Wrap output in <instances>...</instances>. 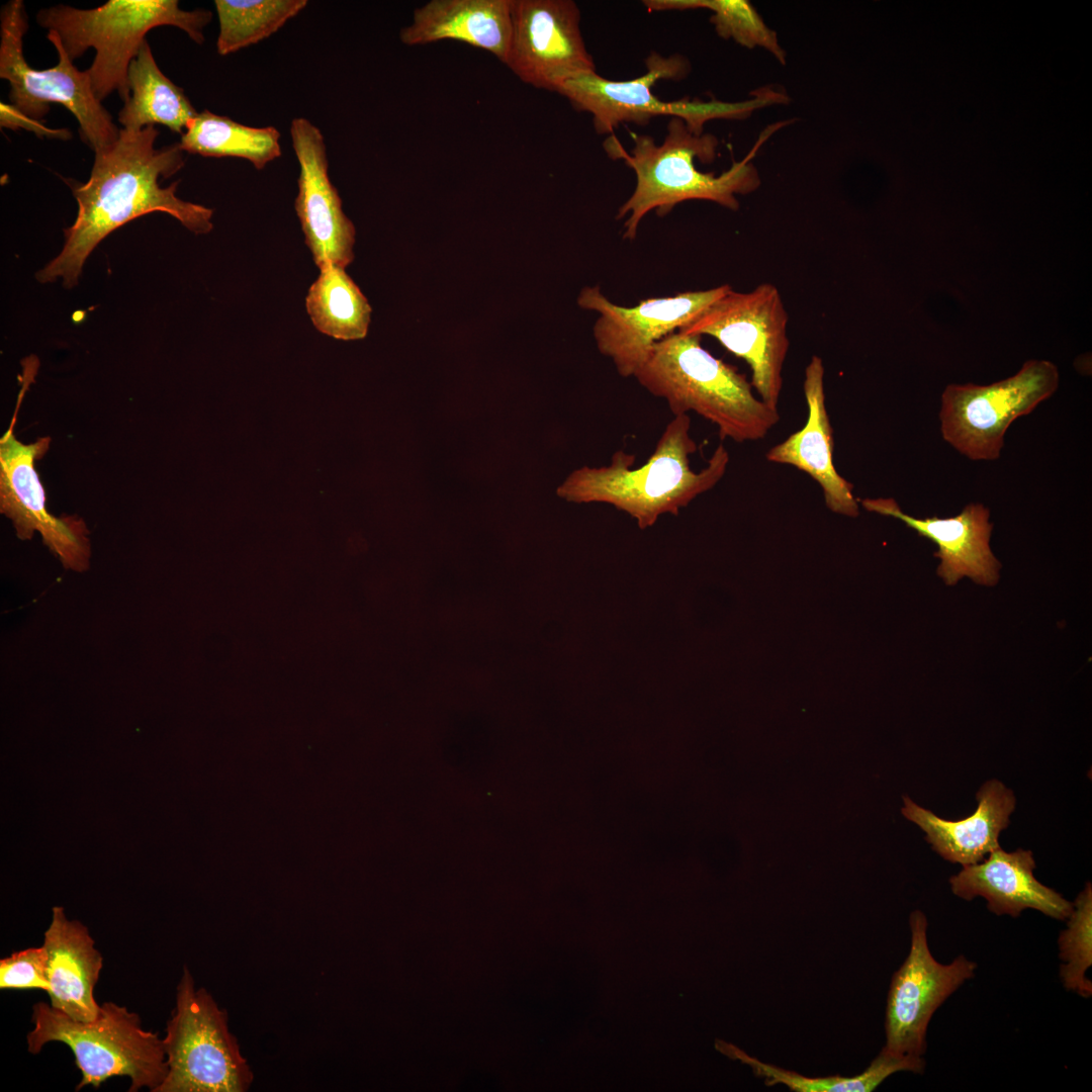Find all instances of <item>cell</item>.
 Wrapping results in <instances>:
<instances>
[{
	"label": "cell",
	"instance_id": "obj_29",
	"mask_svg": "<svg viewBox=\"0 0 1092 1092\" xmlns=\"http://www.w3.org/2000/svg\"><path fill=\"white\" fill-rule=\"evenodd\" d=\"M1067 928L1059 937L1060 975L1066 989L1087 998L1092 984L1086 971L1092 964V888L1088 883L1073 903Z\"/></svg>",
	"mask_w": 1092,
	"mask_h": 1092
},
{
	"label": "cell",
	"instance_id": "obj_13",
	"mask_svg": "<svg viewBox=\"0 0 1092 1092\" xmlns=\"http://www.w3.org/2000/svg\"><path fill=\"white\" fill-rule=\"evenodd\" d=\"M16 414L0 440V512L21 540L39 533L43 544L67 569H88L91 555L88 530L77 516L57 518L46 507V491L34 463L48 452L50 437L23 444L14 435Z\"/></svg>",
	"mask_w": 1092,
	"mask_h": 1092
},
{
	"label": "cell",
	"instance_id": "obj_12",
	"mask_svg": "<svg viewBox=\"0 0 1092 1092\" xmlns=\"http://www.w3.org/2000/svg\"><path fill=\"white\" fill-rule=\"evenodd\" d=\"M910 951L894 973L889 989L884 1049L899 1057H922L926 1031L936 1009L967 980L977 965L960 956L948 965L938 963L927 942V918L915 910L909 918Z\"/></svg>",
	"mask_w": 1092,
	"mask_h": 1092
},
{
	"label": "cell",
	"instance_id": "obj_24",
	"mask_svg": "<svg viewBox=\"0 0 1092 1092\" xmlns=\"http://www.w3.org/2000/svg\"><path fill=\"white\" fill-rule=\"evenodd\" d=\"M279 139L274 126H248L205 109L190 122L179 144L189 154L241 158L262 170L281 156Z\"/></svg>",
	"mask_w": 1092,
	"mask_h": 1092
},
{
	"label": "cell",
	"instance_id": "obj_3",
	"mask_svg": "<svg viewBox=\"0 0 1092 1092\" xmlns=\"http://www.w3.org/2000/svg\"><path fill=\"white\" fill-rule=\"evenodd\" d=\"M630 153L618 141L608 144L607 152L624 159L634 171L636 186L631 196L619 207L616 218L626 217L623 239L633 241L642 218L655 210L660 216L687 200H709L731 210L739 208L736 195L753 192L760 185L757 170L750 163L758 141L747 158L734 162L720 175L698 170L695 161L708 164L715 160L718 140L711 133L697 135L685 121L671 117L661 145L646 134H633Z\"/></svg>",
	"mask_w": 1092,
	"mask_h": 1092
},
{
	"label": "cell",
	"instance_id": "obj_28",
	"mask_svg": "<svg viewBox=\"0 0 1092 1092\" xmlns=\"http://www.w3.org/2000/svg\"><path fill=\"white\" fill-rule=\"evenodd\" d=\"M650 11L708 9L713 12L710 21L723 38L753 49L763 48L782 64L786 53L781 48L777 33L768 28L753 6L745 0H645Z\"/></svg>",
	"mask_w": 1092,
	"mask_h": 1092
},
{
	"label": "cell",
	"instance_id": "obj_31",
	"mask_svg": "<svg viewBox=\"0 0 1092 1092\" xmlns=\"http://www.w3.org/2000/svg\"><path fill=\"white\" fill-rule=\"evenodd\" d=\"M1 108V127L8 128H24L33 131L38 136L56 138L61 140H68L71 138V132L65 128L53 129L44 126L40 121L29 118L19 111H17L12 105H8L4 102L0 104Z\"/></svg>",
	"mask_w": 1092,
	"mask_h": 1092
},
{
	"label": "cell",
	"instance_id": "obj_15",
	"mask_svg": "<svg viewBox=\"0 0 1092 1092\" xmlns=\"http://www.w3.org/2000/svg\"><path fill=\"white\" fill-rule=\"evenodd\" d=\"M730 285L672 296L647 298L621 306L608 299L599 286L581 289L577 303L599 313L593 334L600 353L611 359L622 377L633 376L655 343L680 330L703 309L724 295Z\"/></svg>",
	"mask_w": 1092,
	"mask_h": 1092
},
{
	"label": "cell",
	"instance_id": "obj_20",
	"mask_svg": "<svg viewBox=\"0 0 1092 1092\" xmlns=\"http://www.w3.org/2000/svg\"><path fill=\"white\" fill-rule=\"evenodd\" d=\"M978 807L972 815L946 820L903 796L902 815L918 825L925 840L944 859L963 867L982 861L999 848V835L1009 825L1015 809L1013 792L998 780L987 781L977 793Z\"/></svg>",
	"mask_w": 1092,
	"mask_h": 1092
},
{
	"label": "cell",
	"instance_id": "obj_22",
	"mask_svg": "<svg viewBox=\"0 0 1092 1092\" xmlns=\"http://www.w3.org/2000/svg\"><path fill=\"white\" fill-rule=\"evenodd\" d=\"M512 0H432L417 8L399 32L406 46L457 40L484 50L505 64L512 25Z\"/></svg>",
	"mask_w": 1092,
	"mask_h": 1092
},
{
	"label": "cell",
	"instance_id": "obj_25",
	"mask_svg": "<svg viewBox=\"0 0 1092 1092\" xmlns=\"http://www.w3.org/2000/svg\"><path fill=\"white\" fill-rule=\"evenodd\" d=\"M717 1049L726 1056L748 1065L753 1073L763 1080L765 1085L782 1084L795 1092H871L894 1073L901 1071L922 1073L925 1068L922 1057H899L883 1048L871 1065L859 1075L853 1077L839 1075L807 1077L797 1072L763 1063L724 1041H719Z\"/></svg>",
	"mask_w": 1092,
	"mask_h": 1092
},
{
	"label": "cell",
	"instance_id": "obj_30",
	"mask_svg": "<svg viewBox=\"0 0 1092 1092\" xmlns=\"http://www.w3.org/2000/svg\"><path fill=\"white\" fill-rule=\"evenodd\" d=\"M1 989H39L49 993L48 953L43 945L29 947L0 960Z\"/></svg>",
	"mask_w": 1092,
	"mask_h": 1092
},
{
	"label": "cell",
	"instance_id": "obj_5",
	"mask_svg": "<svg viewBox=\"0 0 1092 1092\" xmlns=\"http://www.w3.org/2000/svg\"><path fill=\"white\" fill-rule=\"evenodd\" d=\"M177 0H109L93 9L58 4L39 10L37 23L55 31L68 57L74 61L88 49L96 52L88 70L92 89L101 102L117 91L129 98L127 71L146 34L153 28L172 25L184 30L197 44L212 13L205 9L179 8Z\"/></svg>",
	"mask_w": 1092,
	"mask_h": 1092
},
{
	"label": "cell",
	"instance_id": "obj_9",
	"mask_svg": "<svg viewBox=\"0 0 1092 1092\" xmlns=\"http://www.w3.org/2000/svg\"><path fill=\"white\" fill-rule=\"evenodd\" d=\"M0 20V78L9 82L10 105L40 121L49 112L50 103L63 104L78 120L81 138L94 153L112 145L120 128L96 98L88 70L80 71L74 66L57 33L51 30L47 35L58 52L57 65L37 70L23 56L22 40L28 24L22 0L6 3Z\"/></svg>",
	"mask_w": 1092,
	"mask_h": 1092
},
{
	"label": "cell",
	"instance_id": "obj_27",
	"mask_svg": "<svg viewBox=\"0 0 1092 1092\" xmlns=\"http://www.w3.org/2000/svg\"><path fill=\"white\" fill-rule=\"evenodd\" d=\"M306 5V0H215L217 53L226 56L269 37Z\"/></svg>",
	"mask_w": 1092,
	"mask_h": 1092
},
{
	"label": "cell",
	"instance_id": "obj_26",
	"mask_svg": "<svg viewBox=\"0 0 1092 1092\" xmlns=\"http://www.w3.org/2000/svg\"><path fill=\"white\" fill-rule=\"evenodd\" d=\"M305 306L317 331L340 340H359L368 332L372 308L356 283L336 265L320 268Z\"/></svg>",
	"mask_w": 1092,
	"mask_h": 1092
},
{
	"label": "cell",
	"instance_id": "obj_19",
	"mask_svg": "<svg viewBox=\"0 0 1092 1092\" xmlns=\"http://www.w3.org/2000/svg\"><path fill=\"white\" fill-rule=\"evenodd\" d=\"M1034 869L1032 851L1019 848L1008 852L999 847L982 861L963 867L949 884L952 893L965 900L985 898L988 909L997 915L1018 917L1031 908L1058 920L1067 919L1073 903L1038 882Z\"/></svg>",
	"mask_w": 1092,
	"mask_h": 1092
},
{
	"label": "cell",
	"instance_id": "obj_8",
	"mask_svg": "<svg viewBox=\"0 0 1092 1092\" xmlns=\"http://www.w3.org/2000/svg\"><path fill=\"white\" fill-rule=\"evenodd\" d=\"M163 1042L168 1071L154 1092H244L253 1082L225 1010L186 967Z\"/></svg>",
	"mask_w": 1092,
	"mask_h": 1092
},
{
	"label": "cell",
	"instance_id": "obj_7",
	"mask_svg": "<svg viewBox=\"0 0 1092 1092\" xmlns=\"http://www.w3.org/2000/svg\"><path fill=\"white\" fill-rule=\"evenodd\" d=\"M647 71L631 80L612 81L596 71L577 74L566 80L557 93L579 111L593 116L599 134L612 133L621 123L646 125L660 115L678 117L693 133L701 135L704 124L712 119H743L757 108L785 102L787 97L770 89H760L753 98L740 102L719 100L662 101L651 91L659 80H680L690 71L682 56L663 57L652 52L646 59Z\"/></svg>",
	"mask_w": 1092,
	"mask_h": 1092
},
{
	"label": "cell",
	"instance_id": "obj_14",
	"mask_svg": "<svg viewBox=\"0 0 1092 1092\" xmlns=\"http://www.w3.org/2000/svg\"><path fill=\"white\" fill-rule=\"evenodd\" d=\"M505 65L524 83L556 92L569 78L596 71L571 0H512Z\"/></svg>",
	"mask_w": 1092,
	"mask_h": 1092
},
{
	"label": "cell",
	"instance_id": "obj_18",
	"mask_svg": "<svg viewBox=\"0 0 1092 1092\" xmlns=\"http://www.w3.org/2000/svg\"><path fill=\"white\" fill-rule=\"evenodd\" d=\"M824 374L822 359L813 355L805 368L803 382L807 422L801 430L771 447L765 457L769 462L792 465L806 472L822 487L825 505L831 512L855 518L859 507L853 485L833 464L834 444L825 405Z\"/></svg>",
	"mask_w": 1092,
	"mask_h": 1092
},
{
	"label": "cell",
	"instance_id": "obj_11",
	"mask_svg": "<svg viewBox=\"0 0 1092 1092\" xmlns=\"http://www.w3.org/2000/svg\"><path fill=\"white\" fill-rule=\"evenodd\" d=\"M788 322L779 289L765 282L748 292L731 287L678 332L713 337L745 360L751 370L752 387L762 401L778 408L783 366L790 347Z\"/></svg>",
	"mask_w": 1092,
	"mask_h": 1092
},
{
	"label": "cell",
	"instance_id": "obj_2",
	"mask_svg": "<svg viewBox=\"0 0 1092 1092\" xmlns=\"http://www.w3.org/2000/svg\"><path fill=\"white\" fill-rule=\"evenodd\" d=\"M696 451L691 418L675 416L639 467H633L634 455L620 450L607 466L573 470L556 492L575 504L610 505L635 519L640 529H646L661 515L677 516L680 509L712 489L724 476L730 461L724 445L717 446L707 466L698 472L692 469L690 458Z\"/></svg>",
	"mask_w": 1092,
	"mask_h": 1092
},
{
	"label": "cell",
	"instance_id": "obj_10",
	"mask_svg": "<svg viewBox=\"0 0 1092 1092\" xmlns=\"http://www.w3.org/2000/svg\"><path fill=\"white\" fill-rule=\"evenodd\" d=\"M1059 371L1046 360H1028L1006 379L989 385L949 384L941 395L942 438L971 460H996L1013 421L1052 396Z\"/></svg>",
	"mask_w": 1092,
	"mask_h": 1092
},
{
	"label": "cell",
	"instance_id": "obj_6",
	"mask_svg": "<svg viewBox=\"0 0 1092 1092\" xmlns=\"http://www.w3.org/2000/svg\"><path fill=\"white\" fill-rule=\"evenodd\" d=\"M32 1022L28 1052L38 1054L51 1041L67 1044L82 1074L76 1090L87 1085L97 1088L111 1077L126 1076L129 1092L143 1088L154 1092L167 1075L163 1038L144 1029L140 1016L124 1006L104 1002L94 1020L79 1021L38 1002L32 1007Z\"/></svg>",
	"mask_w": 1092,
	"mask_h": 1092
},
{
	"label": "cell",
	"instance_id": "obj_1",
	"mask_svg": "<svg viewBox=\"0 0 1092 1092\" xmlns=\"http://www.w3.org/2000/svg\"><path fill=\"white\" fill-rule=\"evenodd\" d=\"M158 135L155 125L135 131L120 128L112 145L95 153L88 181L70 184L77 217L65 230L61 253L37 272L39 282L61 278L65 287H74L88 256L106 236L150 212H166L194 234L212 230L213 210L177 197L179 181L159 185L160 177L169 178L183 168L185 152L179 143L156 148Z\"/></svg>",
	"mask_w": 1092,
	"mask_h": 1092
},
{
	"label": "cell",
	"instance_id": "obj_21",
	"mask_svg": "<svg viewBox=\"0 0 1092 1092\" xmlns=\"http://www.w3.org/2000/svg\"><path fill=\"white\" fill-rule=\"evenodd\" d=\"M42 945L48 953L51 1006L79 1021L94 1020L100 1008L94 989L103 958L87 927L69 920L62 907H54Z\"/></svg>",
	"mask_w": 1092,
	"mask_h": 1092
},
{
	"label": "cell",
	"instance_id": "obj_4",
	"mask_svg": "<svg viewBox=\"0 0 1092 1092\" xmlns=\"http://www.w3.org/2000/svg\"><path fill=\"white\" fill-rule=\"evenodd\" d=\"M633 377L675 416L694 412L714 424L721 440L757 441L780 422L779 410L752 392L737 369L714 357L701 336L674 332L653 345Z\"/></svg>",
	"mask_w": 1092,
	"mask_h": 1092
},
{
	"label": "cell",
	"instance_id": "obj_23",
	"mask_svg": "<svg viewBox=\"0 0 1092 1092\" xmlns=\"http://www.w3.org/2000/svg\"><path fill=\"white\" fill-rule=\"evenodd\" d=\"M129 98L118 113L127 130L162 124L181 135L198 112L184 90L159 69L147 39L127 71Z\"/></svg>",
	"mask_w": 1092,
	"mask_h": 1092
},
{
	"label": "cell",
	"instance_id": "obj_17",
	"mask_svg": "<svg viewBox=\"0 0 1092 1092\" xmlns=\"http://www.w3.org/2000/svg\"><path fill=\"white\" fill-rule=\"evenodd\" d=\"M863 509L904 522L920 536L933 541L940 559L938 575L946 584L968 576L975 582L993 585L999 579L1000 562L990 548L993 525L990 511L982 504H969L950 518H915L904 513L892 497L863 498Z\"/></svg>",
	"mask_w": 1092,
	"mask_h": 1092
},
{
	"label": "cell",
	"instance_id": "obj_16",
	"mask_svg": "<svg viewBox=\"0 0 1092 1092\" xmlns=\"http://www.w3.org/2000/svg\"><path fill=\"white\" fill-rule=\"evenodd\" d=\"M290 134L300 168L294 207L304 242L318 268L336 265L345 269L354 260L356 231L330 180L324 135L304 117L292 119Z\"/></svg>",
	"mask_w": 1092,
	"mask_h": 1092
}]
</instances>
